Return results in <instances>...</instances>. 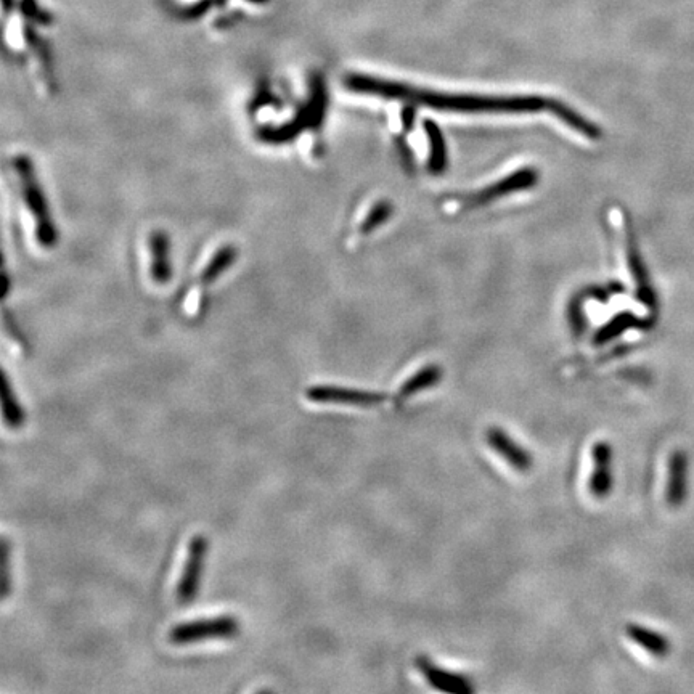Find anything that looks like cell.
<instances>
[{
  "label": "cell",
  "instance_id": "obj_18",
  "mask_svg": "<svg viewBox=\"0 0 694 694\" xmlns=\"http://www.w3.org/2000/svg\"><path fill=\"white\" fill-rule=\"evenodd\" d=\"M237 261V250L233 246H224L222 250L214 254V258L209 261L208 266L201 274V282L213 283L214 280L221 277L225 270L232 266L233 262Z\"/></svg>",
  "mask_w": 694,
  "mask_h": 694
},
{
  "label": "cell",
  "instance_id": "obj_11",
  "mask_svg": "<svg viewBox=\"0 0 694 694\" xmlns=\"http://www.w3.org/2000/svg\"><path fill=\"white\" fill-rule=\"evenodd\" d=\"M688 495V457L677 450L669 458L666 499L670 507H682Z\"/></svg>",
  "mask_w": 694,
  "mask_h": 694
},
{
  "label": "cell",
  "instance_id": "obj_8",
  "mask_svg": "<svg viewBox=\"0 0 694 694\" xmlns=\"http://www.w3.org/2000/svg\"><path fill=\"white\" fill-rule=\"evenodd\" d=\"M593 462H595V470H593L590 481H588V489L590 494L597 499H606L611 490H613V447L608 442H597L592 449Z\"/></svg>",
  "mask_w": 694,
  "mask_h": 694
},
{
  "label": "cell",
  "instance_id": "obj_22",
  "mask_svg": "<svg viewBox=\"0 0 694 694\" xmlns=\"http://www.w3.org/2000/svg\"><path fill=\"white\" fill-rule=\"evenodd\" d=\"M9 542L2 540V598L7 597L9 587Z\"/></svg>",
  "mask_w": 694,
  "mask_h": 694
},
{
  "label": "cell",
  "instance_id": "obj_19",
  "mask_svg": "<svg viewBox=\"0 0 694 694\" xmlns=\"http://www.w3.org/2000/svg\"><path fill=\"white\" fill-rule=\"evenodd\" d=\"M548 108L555 111V115L558 116V118L563 119L564 123H568L572 129L582 132V134L587 135V137H590V139H597V137H600L598 127L593 126V124L588 123V121H585L582 116L577 115L576 111H572L571 108L564 107V105H561V103L558 102H550Z\"/></svg>",
  "mask_w": 694,
  "mask_h": 694
},
{
  "label": "cell",
  "instance_id": "obj_16",
  "mask_svg": "<svg viewBox=\"0 0 694 694\" xmlns=\"http://www.w3.org/2000/svg\"><path fill=\"white\" fill-rule=\"evenodd\" d=\"M2 409H4L5 425L9 428L18 429L25 423V410L18 402L15 392L9 383L7 373H2Z\"/></svg>",
  "mask_w": 694,
  "mask_h": 694
},
{
  "label": "cell",
  "instance_id": "obj_10",
  "mask_svg": "<svg viewBox=\"0 0 694 694\" xmlns=\"http://www.w3.org/2000/svg\"><path fill=\"white\" fill-rule=\"evenodd\" d=\"M535 182H537V172L534 169H523V171H518L515 174H511V176L505 177V179L500 180L492 187L482 190L478 195L471 196L470 206L471 208H476V206L486 205L489 201L502 198V196L508 195V193L531 188L532 185H535Z\"/></svg>",
  "mask_w": 694,
  "mask_h": 694
},
{
  "label": "cell",
  "instance_id": "obj_15",
  "mask_svg": "<svg viewBox=\"0 0 694 694\" xmlns=\"http://www.w3.org/2000/svg\"><path fill=\"white\" fill-rule=\"evenodd\" d=\"M648 327V323L645 320L637 319L635 315L629 314V312H622V314L616 315L611 322L606 323L605 327L598 330L597 335L593 338V343L597 346H603V344L613 341L617 336H621L624 331L630 330V328H645Z\"/></svg>",
  "mask_w": 694,
  "mask_h": 694
},
{
  "label": "cell",
  "instance_id": "obj_20",
  "mask_svg": "<svg viewBox=\"0 0 694 694\" xmlns=\"http://www.w3.org/2000/svg\"><path fill=\"white\" fill-rule=\"evenodd\" d=\"M391 213L392 208L389 203H380L376 208H373L372 213L368 214L367 221L362 225V232H372L378 225L383 224L384 221H388V217L391 216Z\"/></svg>",
  "mask_w": 694,
  "mask_h": 694
},
{
  "label": "cell",
  "instance_id": "obj_6",
  "mask_svg": "<svg viewBox=\"0 0 694 694\" xmlns=\"http://www.w3.org/2000/svg\"><path fill=\"white\" fill-rule=\"evenodd\" d=\"M306 397L317 404L352 405V407H375L383 404L388 397L383 392L360 391V389L339 388L330 384H317L307 389Z\"/></svg>",
  "mask_w": 694,
  "mask_h": 694
},
{
  "label": "cell",
  "instance_id": "obj_25",
  "mask_svg": "<svg viewBox=\"0 0 694 694\" xmlns=\"http://www.w3.org/2000/svg\"><path fill=\"white\" fill-rule=\"evenodd\" d=\"M13 5V0H4V10L5 12H9L10 7Z\"/></svg>",
  "mask_w": 694,
  "mask_h": 694
},
{
  "label": "cell",
  "instance_id": "obj_26",
  "mask_svg": "<svg viewBox=\"0 0 694 694\" xmlns=\"http://www.w3.org/2000/svg\"><path fill=\"white\" fill-rule=\"evenodd\" d=\"M248 2H253V4H266L267 0H248Z\"/></svg>",
  "mask_w": 694,
  "mask_h": 694
},
{
  "label": "cell",
  "instance_id": "obj_21",
  "mask_svg": "<svg viewBox=\"0 0 694 694\" xmlns=\"http://www.w3.org/2000/svg\"><path fill=\"white\" fill-rule=\"evenodd\" d=\"M21 12L29 20L36 21V23H50V17L47 13L42 12L39 9V5L34 2V0H21Z\"/></svg>",
  "mask_w": 694,
  "mask_h": 694
},
{
  "label": "cell",
  "instance_id": "obj_3",
  "mask_svg": "<svg viewBox=\"0 0 694 694\" xmlns=\"http://www.w3.org/2000/svg\"><path fill=\"white\" fill-rule=\"evenodd\" d=\"M15 168L20 177L21 190H23L29 213L33 214L34 222H36L37 240L41 241V245L45 248H52L57 243V229L50 216L41 185L34 174L33 163L28 156H18L15 158Z\"/></svg>",
  "mask_w": 694,
  "mask_h": 694
},
{
  "label": "cell",
  "instance_id": "obj_5",
  "mask_svg": "<svg viewBox=\"0 0 694 694\" xmlns=\"http://www.w3.org/2000/svg\"><path fill=\"white\" fill-rule=\"evenodd\" d=\"M206 553H208V539L205 535H195L188 543L187 560L177 585V600L182 605H187L196 598Z\"/></svg>",
  "mask_w": 694,
  "mask_h": 694
},
{
  "label": "cell",
  "instance_id": "obj_13",
  "mask_svg": "<svg viewBox=\"0 0 694 694\" xmlns=\"http://www.w3.org/2000/svg\"><path fill=\"white\" fill-rule=\"evenodd\" d=\"M152 250V275L160 285L168 283L172 277L171 259H169V238L166 233L155 232L150 240Z\"/></svg>",
  "mask_w": 694,
  "mask_h": 694
},
{
  "label": "cell",
  "instance_id": "obj_24",
  "mask_svg": "<svg viewBox=\"0 0 694 694\" xmlns=\"http://www.w3.org/2000/svg\"><path fill=\"white\" fill-rule=\"evenodd\" d=\"M404 123H405V126L410 127V124L413 123V111H412V113H410L409 110L405 111Z\"/></svg>",
  "mask_w": 694,
  "mask_h": 694
},
{
  "label": "cell",
  "instance_id": "obj_9",
  "mask_svg": "<svg viewBox=\"0 0 694 694\" xmlns=\"http://www.w3.org/2000/svg\"><path fill=\"white\" fill-rule=\"evenodd\" d=\"M417 669L428 680L429 685L433 686L434 690L447 694L473 693V685H471L470 678L442 670L441 667H437L436 664H433L425 656H420L417 659Z\"/></svg>",
  "mask_w": 694,
  "mask_h": 694
},
{
  "label": "cell",
  "instance_id": "obj_7",
  "mask_svg": "<svg viewBox=\"0 0 694 694\" xmlns=\"http://www.w3.org/2000/svg\"><path fill=\"white\" fill-rule=\"evenodd\" d=\"M486 441L494 449L495 454L500 455L511 468L521 473L531 470L534 463L532 455L518 442L513 441L510 434L505 433L503 429L495 428V426L487 429Z\"/></svg>",
  "mask_w": 694,
  "mask_h": 694
},
{
  "label": "cell",
  "instance_id": "obj_23",
  "mask_svg": "<svg viewBox=\"0 0 694 694\" xmlns=\"http://www.w3.org/2000/svg\"><path fill=\"white\" fill-rule=\"evenodd\" d=\"M219 4H224V0H200V2L193 4L192 7H188V9L185 10V13H187V18L192 20V18L201 17V15L208 12L211 7Z\"/></svg>",
  "mask_w": 694,
  "mask_h": 694
},
{
  "label": "cell",
  "instance_id": "obj_4",
  "mask_svg": "<svg viewBox=\"0 0 694 694\" xmlns=\"http://www.w3.org/2000/svg\"><path fill=\"white\" fill-rule=\"evenodd\" d=\"M240 625L232 616L214 617V619H201V621L184 622V624L172 627L169 640L174 645H192L203 640L214 638L237 637Z\"/></svg>",
  "mask_w": 694,
  "mask_h": 694
},
{
  "label": "cell",
  "instance_id": "obj_1",
  "mask_svg": "<svg viewBox=\"0 0 694 694\" xmlns=\"http://www.w3.org/2000/svg\"><path fill=\"white\" fill-rule=\"evenodd\" d=\"M344 86L359 94L380 95L386 98H402L418 105L437 108V110L503 111V113H523L548 108L550 102L540 97H481V95L436 94L426 90L413 89L401 82L383 81L367 74H347Z\"/></svg>",
  "mask_w": 694,
  "mask_h": 694
},
{
  "label": "cell",
  "instance_id": "obj_12",
  "mask_svg": "<svg viewBox=\"0 0 694 694\" xmlns=\"http://www.w3.org/2000/svg\"><path fill=\"white\" fill-rule=\"evenodd\" d=\"M625 632L633 643H637L640 648L648 651L654 658H666L667 654L670 653V641L661 633L638 624L627 625Z\"/></svg>",
  "mask_w": 694,
  "mask_h": 694
},
{
  "label": "cell",
  "instance_id": "obj_17",
  "mask_svg": "<svg viewBox=\"0 0 694 694\" xmlns=\"http://www.w3.org/2000/svg\"><path fill=\"white\" fill-rule=\"evenodd\" d=\"M426 134L431 143V156H429V171L433 174H441L447 168V150H445L444 137L439 127L433 121H426Z\"/></svg>",
  "mask_w": 694,
  "mask_h": 694
},
{
  "label": "cell",
  "instance_id": "obj_14",
  "mask_svg": "<svg viewBox=\"0 0 694 694\" xmlns=\"http://www.w3.org/2000/svg\"><path fill=\"white\" fill-rule=\"evenodd\" d=\"M441 380V367H437V365H428V367L421 368L420 372L410 376L409 380L402 384L401 389H399V394H397V399L405 401V399L415 396L418 392L433 388V386H436Z\"/></svg>",
  "mask_w": 694,
  "mask_h": 694
},
{
  "label": "cell",
  "instance_id": "obj_2",
  "mask_svg": "<svg viewBox=\"0 0 694 694\" xmlns=\"http://www.w3.org/2000/svg\"><path fill=\"white\" fill-rule=\"evenodd\" d=\"M311 89L309 102L299 110L298 116H294L290 123L277 127H262L258 134L262 142L274 143V145L288 143L306 129H317L322 126L328 105L327 87L322 76L312 78Z\"/></svg>",
  "mask_w": 694,
  "mask_h": 694
}]
</instances>
